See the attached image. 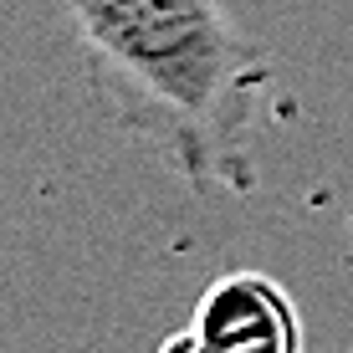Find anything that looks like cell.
I'll list each match as a JSON object with an SVG mask.
<instances>
[{"label": "cell", "mask_w": 353, "mask_h": 353, "mask_svg": "<svg viewBox=\"0 0 353 353\" xmlns=\"http://www.w3.org/2000/svg\"><path fill=\"white\" fill-rule=\"evenodd\" d=\"M92 92L200 190L256 185L272 62L221 0H62Z\"/></svg>", "instance_id": "6da1fadb"}, {"label": "cell", "mask_w": 353, "mask_h": 353, "mask_svg": "<svg viewBox=\"0 0 353 353\" xmlns=\"http://www.w3.org/2000/svg\"><path fill=\"white\" fill-rule=\"evenodd\" d=\"M159 353H302V318L266 272H225L194 302L190 323Z\"/></svg>", "instance_id": "7a4b0ae2"}]
</instances>
